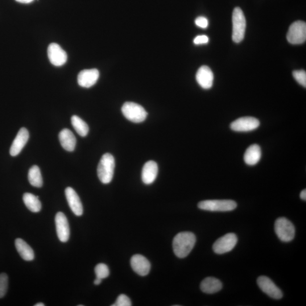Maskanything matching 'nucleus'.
<instances>
[{"instance_id":"obj_1","label":"nucleus","mask_w":306,"mask_h":306,"mask_svg":"<svg viewBox=\"0 0 306 306\" xmlns=\"http://www.w3.org/2000/svg\"><path fill=\"white\" fill-rule=\"evenodd\" d=\"M196 241V236L192 233L185 231L177 234L172 242L175 255L181 259L187 257L195 246Z\"/></svg>"},{"instance_id":"obj_2","label":"nucleus","mask_w":306,"mask_h":306,"mask_svg":"<svg viewBox=\"0 0 306 306\" xmlns=\"http://www.w3.org/2000/svg\"><path fill=\"white\" fill-rule=\"evenodd\" d=\"M115 166L114 157L106 153L99 161L97 173L99 180L103 184H109L113 180Z\"/></svg>"},{"instance_id":"obj_3","label":"nucleus","mask_w":306,"mask_h":306,"mask_svg":"<svg viewBox=\"0 0 306 306\" xmlns=\"http://www.w3.org/2000/svg\"><path fill=\"white\" fill-rule=\"evenodd\" d=\"M233 35L235 43L241 42L245 38L246 20L245 15L241 8L235 7L233 13Z\"/></svg>"},{"instance_id":"obj_4","label":"nucleus","mask_w":306,"mask_h":306,"mask_svg":"<svg viewBox=\"0 0 306 306\" xmlns=\"http://www.w3.org/2000/svg\"><path fill=\"white\" fill-rule=\"evenodd\" d=\"M198 207L210 212H230L236 209L237 204L231 200H210L200 202Z\"/></svg>"},{"instance_id":"obj_5","label":"nucleus","mask_w":306,"mask_h":306,"mask_svg":"<svg viewBox=\"0 0 306 306\" xmlns=\"http://www.w3.org/2000/svg\"><path fill=\"white\" fill-rule=\"evenodd\" d=\"M275 230L277 236L282 242H291L295 237V227L287 218H279L275 222Z\"/></svg>"},{"instance_id":"obj_6","label":"nucleus","mask_w":306,"mask_h":306,"mask_svg":"<svg viewBox=\"0 0 306 306\" xmlns=\"http://www.w3.org/2000/svg\"><path fill=\"white\" fill-rule=\"evenodd\" d=\"M122 111L128 121L135 123L143 122L148 116L147 112L143 106L134 102H126Z\"/></svg>"},{"instance_id":"obj_7","label":"nucleus","mask_w":306,"mask_h":306,"mask_svg":"<svg viewBox=\"0 0 306 306\" xmlns=\"http://www.w3.org/2000/svg\"><path fill=\"white\" fill-rule=\"evenodd\" d=\"M288 42L292 44H301L306 40V24L298 20L291 24L287 34Z\"/></svg>"},{"instance_id":"obj_8","label":"nucleus","mask_w":306,"mask_h":306,"mask_svg":"<svg viewBox=\"0 0 306 306\" xmlns=\"http://www.w3.org/2000/svg\"><path fill=\"white\" fill-rule=\"evenodd\" d=\"M238 242V238L234 233L223 235L213 244V250L217 254H224L232 251Z\"/></svg>"},{"instance_id":"obj_9","label":"nucleus","mask_w":306,"mask_h":306,"mask_svg":"<svg viewBox=\"0 0 306 306\" xmlns=\"http://www.w3.org/2000/svg\"><path fill=\"white\" fill-rule=\"evenodd\" d=\"M257 283L260 289L269 297L275 300H280L283 297V293L281 289L268 277L260 276Z\"/></svg>"},{"instance_id":"obj_10","label":"nucleus","mask_w":306,"mask_h":306,"mask_svg":"<svg viewBox=\"0 0 306 306\" xmlns=\"http://www.w3.org/2000/svg\"><path fill=\"white\" fill-rule=\"evenodd\" d=\"M47 52L49 61L56 67H61L67 63L68 59L67 53L59 44L55 43L49 44Z\"/></svg>"},{"instance_id":"obj_11","label":"nucleus","mask_w":306,"mask_h":306,"mask_svg":"<svg viewBox=\"0 0 306 306\" xmlns=\"http://www.w3.org/2000/svg\"><path fill=\"white\" fill-rule=\"evenodd\" d=\"M260 126L258 119L251 117H242L234 121L230 125L231 129L236 132H250L255 130Z\"/></svg>"},{"instance_id":"obj_12","label":"nucleus","mask_w":306,"mask_h":306,"mask_svg":"<svg viewBox=\"0 0 306 306\" xmlns=\"http://www.w3.org/2000/svg\"><path fill=\"white\" fill-rule=\"evenodd\" d=\"M57 237L61 242H67L70 237V227L67 217L62 212H58L55 217Z\"/></svg>"},{"instance_id":"obj_13","label":"nucleus","mask_w":306,"mask_h":306,"mask_svg":"<svg viewBox=\"0 0 306 306\" xmlns=\"http://www.w3.org/2000/svg\"><path fill=\"white\" fill-rule=\"evenodd\" d=\"M99 72L97 69H85L78 74V84L82 88H89L97 83Z\"/></svg>"},{"instance_id":"obj_14","label":"nucleus","mask_w":306,"mask_h":306,"mask_svg":"<svg viewBox=\"0 0 306 306\" xmlns=\"http://www.w3.org/2000/svg\"><path fill=\"white\" fill-rule=\"evenodd\" d=\"M131 265L133 270L141 276H146L150 274L151 264L149 260L142 255L132 256Z\"/></svg>"},{"instance_id":"obj_15","label":"nucleus","mask_w":306,"mask_h":306,"mask_svg":"<svg viewBox=\"0 0 306 306\" xmlns=\"http://www.w3.org/2000/svg\"><path fill=\"white\" fill-rule=\"evenodd\" d=\"M198 84L204 89H209L213 84L214 75L212 70L208 66H202L196 73Z\"/></svg>"},{"instance_id":"obj_16","label":"nucleus","mask_w":306,"mask_h":306,"mask_svg":"<svg viewBox=\"0 0 306 306\" xmlns=\"http://www.w3.org/2000/svg\"><path fill=\"white\" fill-rule=\"evenodd\" d=\"M65 196L72 212L77 216H81L83 214V206H82L79 196L71 187L65 189Z\"/></svg>"},{"instance_id":"obj_17","label":"nucleus","mask_w":306,"mask_h":306,"mask_svg":"<svg viewBox=\"0 0 306 306\" xmlns=\"http://www.w3.org/2000/svg\"><path fill=\"white\" fill-rule=\"evenodd\" d=\"M29 139L28 131L25 128L20 129L16 138L12 143L10 150V154L15 156L19 154L23 148L26 146Z\"/></svg>"},{"instance_id":"obj_18","label":"nucleus","mask_w":306,"mask_h":306,"mask_svg":"<svg viewBox=\"0 0 306 306\" xmlns=\"http://www.w3.org/2000/svg\"><path fill=\"white\" fill-rule=\"evenodd\" d=\"M158 165L154 161H148L144 166L142 170V180L146 184H151L155 181L158 175Z\"/></svg>"},{"instance_id":"obj_19","label":"nucleus","mask_w":306,"mask_h":306,"mask_svg":"<svg viewBox=\"0 0 306 306\" xmlns=\"http://www.w3.org/2000/svg\"><path fill=\"white\" fill-rule=\"evenodd\" d=\"M59 138L61 146L65 150L73 152L75 150L76 138L71 131L68 129L62 130L59 135Z\"/></svg>"},{"instance_id":"obj_20","label":"nucleus","mask_w":306,"mask_h":306,"mask_svg":"<svg viewBox=\"0 0 306 306\" xmlns=\"http://www.w3.org/2000/svg\"><path fill=\"white\" fill-rule=\"evenodd\" d=\"M261 157V148L258 144H253L247 148L244 155V160L247 164L254 166L259 162Z\"/></svg>"},{"instance_id":"obj_21","label":"nucleus","mask_w":306,"mask_h":306,"mask_svg":"<svg viewBox=\"0 0 306 306\" xmlns=\"http://www.w3.org/2000/svg\"><path fill=\"white\" fill-rule=\"evenodd\" d=\"M201 290L206 294L216 293L220 292L222 288V284L220 280L212 277L205 279L200 285Z\"/></svg>"},{"instance_id":"obj_22","label":"nucleus","mask_w":306,"mask_h":306,"mask_svg":"<svg viewBox=\"0 0 306 306\" xmlns=\"http://www.w3.org/2000/svg\"><path fill=\"white\" fill-rule=\"evenodd\" d=\"M15 246L19 255L26 261H32L34 259V252L32 248L23 239L18 238L15 240Z\"/></svg>"},{"instance_id":"obj_23","label":"nucleus","mask_w":306,"mask_h":306,"mask_svg":"<svg viewBox=\"0 0 306 306\" xmlns=\"http://www.w3.org/2000/svg\"><path fill=\"white\" fill-rule=\"evenodd\" d=\"M23 200L28 209L33 213L39 212L42 209V204L39 200V197L32 193H24L23 196Z\"/></svg>"},{"instance_id":"obj_24","label":"nucleus","mask_w":306,"mask_h":306,"mask_svg":"<svg viewBox=\"0 0 306 306\" xmlns=\"http://www.w3.org/2000/svg\"><path fill=\"white\" fill-rule=\"evenodd\" d=\"M29 183L35 187H42L43 185V178L40 168L38 166H33L29 169L28 173Z\"/></svg>"},{"instance_id":"obj_25","label":"nucleus","mask_w":306,"mask_h":306,"mask_svg":"<svg viewBox=\"0 0 306 306\" xmlns=\"http://www.w3.org/2000/svg\"><path fill=\"white\" fill-rule=\"evenodd\" d=\"M72 125L77 133L82 137H85L88 134L89 128L88 125L76 115H73L71 118Z\"/></svg>"},{"instance_id":"obj_26","label":"nucleus","mask_w":306,"mask_h":306,"mask_svg":"<svg viewBox=\"0 0 306 306\" xmlns=\"http://www.w3.org/2000/svg\"><path fill=\"white\" fill-rule=\"evenodd\" d=\"M95 274L97 278L102 280L108 278L110 275L109 267L105 264H99L95 268Z\"/></svg>"},{"instance_id":"obj_27","label":"nucleus","mask_w":306,"mask_h":306,"mask_svg":"<svg viewBox=\"0 0 306 306\" xmlns=\"http://www.w3.org/2000/svg\"><path fill=\"white\" fill-rule=\"evenodd\" d=\"M8 288V277L5 274H0V299L5 296Z\"/></svg>"},{"instance_id":"obj_28","label":"nucleus","mask_w":306,"mask_h":306,"mask_svg":"<svg viewBox=\"0 0 306 306\" xmlns=\"http://www.w3.org/2000/svg\"><path fill=\"white\" fill-rule=\"evenodd\" d=\"M293 76L295 80L299 82V84L304 86L306 87V73L304 70H296L293 72Z\"/></svg>"},{"instance_id":"obj_29","label":"nucleus","mask_w":306,"mask_h":306,"mask_svg":"<svg viewBox=\"0 0 306 306\" xmlns=\"http://www.w3.org/2000/svg\"><path fill=\"white\" fill-rule=\"evenodd\" d=\"M132 303L129 297L125 295H120L116 303L112 306H131Z\"/></svg>"},{"instance_id":"obj_30","label":"nucleus","mask_w":306,"mask_h":306,"mask_svg":"<svg viewBox=\"0 0 306 306\" xmlns=\"http://www.w3.org/2000/svg\"><path fill=\"white\" fill-rule=\"evenodd\" d=\"M195 23L198 27L206 28L208 26V20L204 16H198L195 20Z\"/></svg>"},{"instance_id":"obj_31","label":"nucleus","mask_w":306,"mask_h":306,"mask_svg":"<svg viewBox=\"0 0 306 306\" xmlns=\"http://www.w3.org/2000/svg\"><path fill=\"white\" fill-rule=\"evenodd\" d=\"M208 42L209 38L207 36L205 35H198L196 36L195 39L193 40L194 43L196 45L206 44L208 43Z\"/></svg>"},{"instance_id":"obj_32","label":"nucleus","mask_w":306,"mask_h":306,"mask_svg":"<svg viewBox=\"0 0 306 306\" xmlns=\"http://www.w3.org/2000/svg\"><path fill=\"white\" fill-rule=\"evenodd\" d=\"M300 197L301 199L306 201V190L304 189L303 191L301 192Z\"/></svg>"},{"instance_id":"obj_33","label":"nucleus","mask_w":306,"mask_h":306,"mask_svg":"<svg viewBox=\"0 0 306 306\" xmlns=\"http://www.w3.org/2000/svg\"><path fill=\"white\" fill-rule=\"evenodd\" d=\"M15 1L22 3H29L32 2L34 0H15Z\"/></svg>"},{"instance_id":"obj_34","label":"nucleus","mask_w":306,"mask_h":306,"mask_svg":"<svg viewBox=\"0 0 306 306\" xmlns=\"http://www.w3.org/2000/svg\"><path fill=\"white\" fill-rule=\"evenodd\" d=\"M102 281V279L96 278V279L95 280L94 283L96 285H99L101 284Z\"/></svg>"},{"instance_id":"obj_35","label":"nucleus","mask_w":306,"mask_h":306,"mask_svg":"<svg viewBox=\"0 0 306 306\" xmlns=\"http://www.w3.org/2000/svg\"><path fill=\"white\" fill-rule=\"evenodd\" d=\"M45 305L43 303H38L35 305V306H44Z\"/></svg>"}]
</instances>
